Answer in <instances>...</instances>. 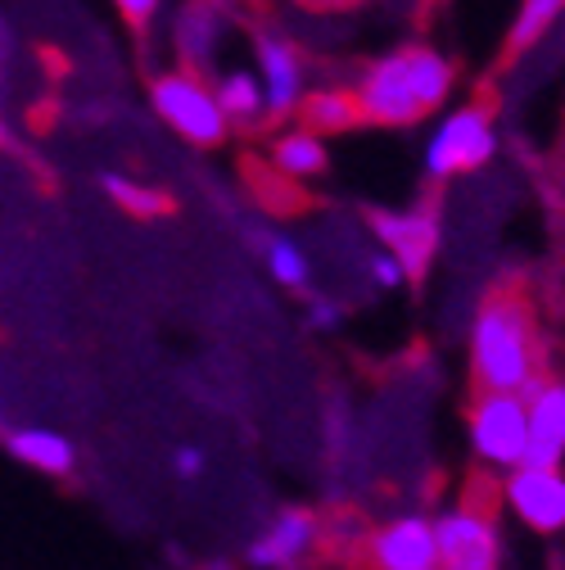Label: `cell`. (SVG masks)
Returning a JSON list of instances; mask_svg holds the SVG:
<instances>
[{"instance_id": "23", "label": "cell", "mask_w": 565, "mask_h": 570, "mask_svg": "<svg viewBox=\"0 0 565 570\" xmlns=\"http://www.w3.org/2000/svg\"><path fill=\"white\" fill-rule=\"evenodd\" d=\"M118 6V14L131 23V28H146V23H155V14L163 10V0H113Z\"/></svg>"}, {"instance_id": "25", "label": "cell", "mask_w": 565, "mask_h": 570, "mask_svg": "<svg viewBox=\"0 0 565 570\" xmlns=\"http://www.w3.org/2000/svg\"><path fill=\"white\" fill-rule=\"evenodd\" d=\"M321 6H326V0H321Z\"/></svg>"}, {"instance_id": "4", "label": "cell", "mask_w": 565, "mask_h": 570, "mask_svg": "<svg viewBox=\"0 0 565 570\" xmlns=\"http://www.w3.org/2000/svg\"><path fill=\"white\" fill-rule=\"evenodd\" d=\"M466 435L470 453L493 466V471H512L525 462L529 444V403L521 390H479V399L466 412Z\"/></svg>"}, {"instance_id": "15", "label": "cell", "mask_w": 565, "mask_h": 570, "mask_svg": "<svg viewBox=\"0 0 565 570\" xmlns=\"http://www.w3.org/2000/svg\"><path fill=\"white\" fill-rule=\"evenodd\" d=\"M218 105L231 122V131H254L267 122V100H262V82L258 68H227V73L214 82Z\"/></svg>"}, {"instance_id": "14", "label": "cell", "mask_w": 565, "mask_h": 570, "mask_svg": "<svg viewBox=\"0 0 565 570\" xmlns=\"http://www.w3.org/2000/svg\"><path fill=\"white\" fill-rule=\"evenodd\" d=\"M222 46V14L214 0H190V6L177 14V50L186 68H199L214 59V50Z\"/></svg>"}, {"instance_id": "7", "label": "cell", "mask_w": 565, "mask_h": 570, "mask_svg": "<svg viewBox=\"0 0 565 570\" xmlns=\"http://www.w3.org/2000/svg\"><path fill=\"white\" fill-rule=\"evenodd\" d=\"M439 566L448 570H493L503 566V534L475 508H448L435 517Z\"/></svg>"}, {"instance_id": "8", "label": "cell", "mask_w": 565, "mask_h": 570, "mask_svg": "<svg viewBox=\"0 0 565 570\" xmlns=\"http://www.w3.org/2000/svg\"><path fill=\"white\" fill-rule=\"evenodd\" d=\"M254 68H258V82H262V100H267V118H290L304 105V55L295 50L290 37L280 32H262L254 46Z\"/></svg>"}, {"instance_id": "13", "label": "cell", "mask_w": 565, "mask_h": 570, "mask_svg": "<svg viewBox=\"0 0 565 570\" xmlns=\"http://www.w3.org/2000/svg\"><path fill=\"white\" fill-rule=\"evenodd\" d=\"M6 449H10V458H19L23 466H32L41 475H68L78 466L73 440L59 431H46V425H14L6 435Z\"/></svg>"}, {"instance_id": "12", "label": "cell", "mask_w": 565, "mask_h": 570, "mask_svg": "<svg viewBox=\"0 0 565 570\" xmlns=\"http://www.w3.org/2000/svg\"><path fill=\"white\" fill-rule=\"evenodd\" d=\"M529 444L525 462L561 466L565 462V381H538L529 394Z\"/></svg>"}, {"instance_id": "22", "label": "cell", "mask_w": 565, "mask_h": 570, "mask_svg": "<svg viewBox=\"0 0 565 570\" xmlns=\"http://www.w3.org/2000/svg\"><path fill=\"white\" fill-rule=\"evenodd\" d=\"M204 471H208V458H204L199 444H181V449L172 453V475H177V480H199Z\"/></svg>"}, {"instance_id": "5", "label": "cell", "mask_w": 565, "mask_h": 570, "mask_svg": "<svg viewBox=\"0 0 565 570\" xmlns=\"http://www.w3.org/2000/svg\"><path fill=\"white\" fill-rule=\"evenodd\" d=\"M498 155V127H493L488 109L466 105L439 118L435 136L426 140V173L435 181H448L457 173H475Z\"/></svg>"}, {"instance_id": "3", "label": "cell", "mask_w": 565, "mask_h": 570, "mask_svg": "<svg viewBox=\"0 0 565 570\" xmlns=\"http://www.w3.org/2000/svg\"><path fill=\"white\" fill-rule=\"evenodd\" d=\"M150 105L181 140H190L195 150H214L231 136V122L218 105V91L204 82V73H195L186 63L168 68V73H159L150 82Z\"/></svg>"}, {"instance_id": "9", "label": "cell", "mask_w": 565, "mask_h": 570, "mask_svg": "<svg viewBox=\"0 0 565 570\" xmlns=\"http://www.w3.org/2000/svg\"><path fill=\"white\" fill-rule=\"evenodd\" d=\"M367 561L380 570H435L439 566V543H435V521L430 517H394L367 539Z\"/></svg>"}, {"instance_id": "24", "label": "cell", "mask_w": 565, "mask_h": 570, "mask_svg": "<svg viewBox=\"0 0 565 570\" xmlns=\"http://www.w3.org/2000/svg\"><path fill=\"white\" fill-rule=\"evenodd\" d=\"M308 322H313L317 331H335V326H339V304H335V299H313Z\"/></svg>"}, {"instance_id": "16", "label": "cell", "mask_w": 565, "mask_h": 570, "mask_svg": "<svg viewBox=\"0 0 565 570\" xmlns=\"http://www.w3.org/2000/svg\"><path fill=\"white\" fill-rule=\"evenodd\" d=\"M271 164L276 173H286L295 181H308V177H321L330 168V150H326V136L313 131V127H290L271 140Z\"/></svg>"}, {"instance_id": "2", "label": "cell", "mask_w": 565, "mask_h": 570, "mask_svg": "<svg viewBox=\"0 0 565 570\" xmlns=\"http://www.w3.org/2000/svg\"><path fill=\"white\" fill-rule=\"evenodd\" d=\"M470 376L479 390H521L529 394L538 376L534 317L516 295H493L470 326Z\"/></svg>"}, {"instance_id": "17", "label": "cell", "mask_w": 565, "mask_h": 570, "mask_svg": "<svg viewBox=\"0 0 565 570\" xmlns=\"http://www.w3.org/2000/svg\"><path fill=\"white\" fill-rule=\"evenodd\" d=\"M299 118H304V127H313L321 136H339V131H353V127L363 122V109H358V96H353V91L326 87V91L304 96Z\"/></svg>"}, {"instance_id": "21", "label": "cell", "mask_w": 565, "mask_h": 570, "mask_svg": "<svg viewBox=\"0 0 565 570\" xmlns=\"http://www.w3.org/2000/svg\"><path fill=\"white\" fill-rule=\"evenodd\" d=\"M367 276H371L376 291H398V285L407 281V267L398 263V254H394V249H385V245H380V254H371V258H367Z\"/></svg>"}, {"instance_id": "1", "label": "cell", "mask_w": 565, "mask_h": 570, "mask_svg": "<svg viewBox=\"0 0 565 570\" xmlns=\"http://www.w3.org/2000/svg\"><path fill=\"white\" fill-rule=\"evenodd\" d=\"M453 87H457V68L448 55H439L435 46H403L367 63L353 96H358L363 122L412 127L444 109Z\"/></svg>"}, {"instance_id": "6", "label": "cell", "mask_w": 565, "mask_h": 570, "mask_svg": "<svg viewBox=\"0 0 565 570\" xmlns=\"http://www.w3.org/2000/svg\"><path fill=\"white\" fill-rule=\"evenodd\" d=\"M507 508L521 525L534 534H561L565 530V471L561 466H534L521 462L507 471Z\"/></svg>"}, {"instance_id": "18", "label": "cell", "mask_w": 565, "mask_h": 570, "mask_svg": "<svg viewBox=\"0 0 565 570\" xmlns=\"http://www.w3.org/2000/svg\"><path fill=\"white\" fill-rule=\"evenodd\" d=\"M561 14H565V0H521V10L512 19V50L538 46L556 28Z\"/></svg>"}, {"instance_id": "20", "label": "cell", "mask_w": 565, "mask_h": 570, "mask_svg": "<svg viewBox=\"0 0 565 570\" xmlns=\"http://www.w3.org/2000/svg\"><path fill=\"white\" fill-rule=\"evenodd\" d=\"M105 190L113 195L118 208L131 213V218H163V213L172 208V199H168L163 190H155V186H146V181H127V177H118V173L105 177Z\"/></svg>"}, {"instance_id": "19", "label": "cell", "mask_w": 565, "mask_h": 570, "mask_svg": "<svg viewBox=\"0 0 565 570\" xmlns=\"http://www.w3.org/2000/svg\"><path fill=\"white\" fill-rule=\"evenodd\" d=\"M267 272L286 285V291H308L313 285V267H308V254L299 240L290 236H271L267 240Z\"/></svg>"}, {"instance_id": "10", "label": "cell", "mask_w": 565, "mask_h": 570, "mask_svg": "<svg viewBox=\"0 0 565 570\" xmlns=\"http://www.w3.org/2000/svg\"><path fill=\"white\" fill-rule=\"evenodd\" d=\"M376 236L385 249L398 254V263L407 267V281H420L435 263L439 249V213L435 208H412V213H376L371 218Z\"/></svg>"}, {"instance_id": "11", "label": "cell", "mask_w": 565, "mask_h": 570, "mask_svg": "<svg viewBox=\"0 0 565 570\" xmlns=\"http://www.w3.org/2000/svg\"><path fill=\"white\" fill-rule=\"evenodd\" d=\"M317 539H321V521L308 508H286L249 543V561L254 566H271V570L276 566H299V561L313 557Z\"/></svg>"}]
</instances>
